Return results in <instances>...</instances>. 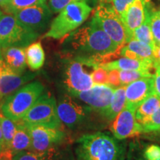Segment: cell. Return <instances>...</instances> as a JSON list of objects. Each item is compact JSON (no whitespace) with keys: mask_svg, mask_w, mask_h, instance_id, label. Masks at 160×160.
I'll return each instance as SVG.
<instances>
[{"mask_svg":"<svg viewBox=\"0 0 160 160\" xmlns=\"http://www.w3.org/2000/svg\"><path fill=\"white\" fill-rule=\"evenodd\" d=\"M120 49L93 17L82 27L69 33L63 43L64 51L69 57L91 59L99 66L119 53Z\"/></svg>","mask_w":160,"mask_h":160,"instance_id":"obj_1","label":"cell"},{"mask_svg":"<svg viewBox=\"0 0 160 160\" xmlns=\"http://www.w3.org/2000/svg\"><path fill=\"white\" fill-rule=\"evenodd\" d=\"M108 133L85 134L77 141V160H125V145Z\"/></svg>","mask_w":160,"mask_h":160,"instance_id":"obj_2","label":"cell"},{"mask_svg":"<svg viewBox=\"0 0 160 160\" xmlns=\"http://www.w3.org/2000/svg\"><path fill=\"white\" fill-rule=\"evenodd\" d=\"M99 67L91 59L80 57L66 59L62 73V81L68 93L73 95L93 87L91 73Z\"/></svg>","mask_w":160,"mask_h":160,"instance_id":"obj_3","label":"cell"},{"mask_svg":"<svg viewBox=\"0 0 160 160\" xmlns=\"http://www.w3.org/2000/svg\"><path fill=\"white\" fill-rule=\"evenodd\" d=\"M93 8L86 2H76L67 5L52 21L44 37L60 39L81 26L87 20Z\"/></svg>","mask_w":160,"mask_h":160,"instance_id":"obj_4","label":"cell"},{"mask_svg":"<svg viewBox=\"0 0 160 160\" xmlns=\"http://www.w3.org/2000/svg\"><path fill=\"white\" fill-rule=\"evenodd\" d=\"M44 92L45 87L39 81L22 86L4 100L0 105L2 113L13 121H19Z\"/></svg>","mask_w":160,"mask_h":160,"instance_id":"obj_5","label":"cell"},{"mask_svg":"<svg viewBox=\"0 0 160 160\" xmlns=\"http://www.w3.org/2000/svg\"><path fill=\"white\" fill-rule=\"evenodd\" d=\"M39 36L20 25L13 14L5 13L0 17V45L2 48H27Z\"/></svg>","mask_w":160,"mask_h":160,"instance_id":"obj_6","label":"cell"},{"mask_svg":"<svg viewBox=\"0 0 160 160\" xmlns=\"http://www.w3.org/2000/svg\"><path fill=\"white\" fill-rule=\"evenodd\" d=\"M21 121L60 128L62 122L58 116L57 104L54 97L48 92H44Z\"/></svg>","mask_w":160,"mask_h":160,"instance_id":"obj_7","label":"cell"},{"mask_svg":"<svg viewBox=\"0 0 160 160\" xmlns=\"http://www.w3.org/2000/svg\"><path fill=\"white\" fill-rule=\"evenodd\" d=\"M93 17L103 31L119 48H122L128 43L125 25L111 3L99 2Z\"/></svg>","mask_w":160,"mask_h":160,"instance_id":"obj_8","label":"cell"},{"mask_svg":"<svg viewBox=\"0 0 160 160\" xmlns=\"http://www.w3.org/2000/svg\"><path fill=\"white\" fill-rule=\"evenodd\" d=\"M52 13L48 5L44 3L22 9L13 14L25 28L39 35L48 26Z\"/></svg>","mask_w":160,"mask_h":160,"instance_id":"obj_9","label":"cell"},{"mask_svg":"<svg viewBox=\"0 0 160 160\" xmlns=\"http://www.w3.org/2000/svg\"><path fill=\"white\" fill-rule=\"evenodd\" d=\"M26 124L31 137V151L36 153L45 152L57 147L65 138V133L59 128L39 124Z\"/></svg>","mask_w":160,"mask_h":160,"instance_id":"obj_10","label":"cell"},{"mask_svg":"<svg viewBox=\"0 0 160 160\" xmlns=\"http://www.w3.org/2000/svg\"><path fill=\"white\" fill-rule=\"evenodd\" d=\"M91 108L77 103L69 93H65L59 98L57 112L60 120L71 129L77 128L87 118Z\"/></svg>","mask_w":160,"mask_h":160,"instance_id":"obj_11","label":"cell"},{"mask_svg":"<svg viewBox=\"0 0 160 160\" xmlns=\"http://www.w3.org/2000/svg\"><path fill=\"white\" fill-rule=\"evenodd\" d=\"M115 89L108 85H93L88 90L71 96L81 100L90 108L102 115L111 104Z\"/></svg>","mask_w":160,"mask_h":160,"instance_id":"obj_12","label":"cell"},{"mask_svg":"<svg viewBox=\"0 0 160 160\" xmlns=\"http://www.w3.org/2000/svg\"><path fill=\"white\" fill-rule=\"evenodd\" d=\"M113 137L124 140L142 133V128L136 118V109L125 106L110 126Z\"/></svg>","mask_w":160,"mask_h":160,"instance_id":"obj_13","label":"cell"},{"mask_svg":"<svg viewBox=\"0 0 160 160\" xmlns=\"http://www.w3.org/2000/svg\"><path fill=\"white\" fill-rule=\"evenodd\" d=\"M37 74L27 73L19 74L6 65L2 58L0 59V105L10 95L36 77Z\"/></svg>","mask_w":160,"mask_h":160,"instance_id":"obj_14","label":"cell"},{"mask_svg":"<svg viewBox=\"0 0 160 160\" xmlns=\"http://www.w3.org/2000/svg\"><path fill=\"white\" fill-rule=\"evenodd\" d=\"M153 77H144L125 86L126 106L137 110L149 96L154 93Z\"/></svg>","mask_w":160,"mask_h":160,"instance_id":"obj_15","label":"cell"},{"mask_svg":"<svg viewBox=\"0 0 160 160\" xmlns=\"http://www.w3.org/2000/svg\"><path fill=\"white\" fill-rule=\"evenodd\" d=\"M150 1L151 0H135L121 17L127 33L128 42L132 39L133 31L143 23L145 19L146 4Z\"/></svg>","mask_w":160,"mask_h":160,"instance_id":"obj_16","label":"cell"},{"mask_svg":"<svg viewBox=\"0 0 160 160\" xmlns=\"http://www.w3.org/2000/svg\"><path fill=\"white\" fill-rule=\"evenodd\" d=\"M99 67L109 71L111 70L119 71H141L151 72L154 68L153 61L151 60H138L122 57L114 61L102 64ZM155 69V68H154Z\"/></svg>","mask_w":160,"mask_h":160,"instance_id":"obj_17","label":"cell"},{"mask_svg":"<svg viewBox=\"0 0 160 160\" xmlns=\"http://www.w3.org/2000/svg\"><path fill=\"white\" fill-rule=\"evenodd\" d=\"M2 59L11 70L22 74L26 69L25 48L9 47L2 49Z\"/></svg>","mask_w":160,"mask_h":160,"instance_id":"obj_18","label":"cell"},{"mask_svg":"<svg viewBox=\"0 0 160 160\" xmlns=\"http://www.w3.org/2000/svg\"><path fill=\"white\" fill-rule=\"evenodd\" d=\"M31 147V137L27 124L25 122H17V128L8 153L14 156L22 151H30ZM7 152V151H4Z\"/></svg>","mask_w":160,"mask_h":160,"instance_id":"obj_19","label":"cell"},{"mask_svg":"<svg viewBox=\"0 0 160 160\" xmlns=\"http://www.w3.org/2000/svg\"><path fill=\"white\" fill-rule=\"evenodd\" d=\"M152 11H153V8H151L150 2H148L146 4L145 19L144 20L143 23L133 31L132 39L138 40L142 42L147 44L153 49L155 43L153 41L151 28V17Z\"/></svg>","mask_w":160,"mask_h":160,"instance_id":"obj_20","label":"cell"},{"mask_svg":"<svg viewBox=\"0 0 160 160\" xmlns=\"http://www.w3.org/2000/svg\"><path fill=\"white\" fill-rule=\"evenodd\" d=\"M26 62L32 71H38L45 63V56L40 42L29 45L25 49Z\"/></svg>","mask_w":160,"mask_h":160,"instance_id":"obj_21","label":"cell"},{"mask_svg":"<svg viewBox=\"0 0 160 160\" xmlns=\"http://www.w3.org/2000/svg\"><path fill=\"white\" fill-rule=\"evenodd\" d=\"M126 106L125 86H121L114 90L111 104L102 116L109 120H113Z\"/></svg>","mask_w":160,"mask_h":160,"instance_id":"obj_22","label":"cell"},{"mask_svg":"<svg viewBox=\"0 0 160 160\" xmlns=\"http://www.w3.org/2000/svg\"><path fill=\"white\" fill-rule=\"evenodd\" d=\"M160 108V98L155 93L146 99L136 110V118L139 122L153 114Z\"/></svg>","mask_w":160,"mask_h":160,"instance_id":"obj_23","label":"cell"},{"mask_svg":"<svg viewBox=\"0 0 160 160\" xmlns=\"http://www.w3.org/2000/svg\"><path fill=\"white\" fill-rule=\"evenodd\" d=\"M59 157V151L54 147L42 153L31 151L20 152L13 156L12 160H60Z\"/></svg>","mask_w":160,"mask_h":160,"instance_id":"obj_24","label":"cell"},{"mask_svg":"<svg viewBox=\"0 0 160 160\" xmlns=\"http://www.w3.org/2000/svg\"><path fill=\"white\" fill-rule=\"evenodd\" d=\"M0 123L3 135V148L2 151L8 152L9 151L11 142L17 128V122L13 121L3 115H0Z\"/></svg>","mask_w":160,"mask_h":160,"instance_id":"obj_25","label":"cell"},{"mask_svg":"<svg viewBox=\"0 0 160 160\" xmlns=\"http://www.w3.org/2000/svg\"><path fill=\"white\" fill-rule=\"evenodd\" d=\"M46 0H8L5 5L0 7L2 11L5 13H14L15 12L20 10L26 8L32 7V6L42 5L45 3Z\"/></svg>","mask_w":160,"mask_h":160,"instance_id":"obj_26","label":"cell"},{"mask_svg":"<svg viewBox=\"0 0 160 160\" xmlns=\"http://www.w3.org/2000/svg\"><path fill=\"white\" fill-rule=\"evenodd\" d=\"M125 46L137 53L141 59L153 61V49L147 44L136 39H131Z\"/></svg>","mask_w":160,"mask_h":160,"instance_id":"obj_27","label":"cell"},{"mask_svg":"<svg viewBox=\"0 0 160 160\" xmlns=\"http://www.w3.org/2000/svg\"><path fill=\"white\" fill-rule=\"evenodd\" d=\"M142 133H153L160 130V108L147 119L140 122Z\"/></svg>","mask_w":160,"mask_h":160,"instance_id":"obj_28","label":"cell"},{"mask_svg":"<svg viewBox=\"0 0 160 160\" xmlns=\"http://www.w3.org/2000/svg\"><path fill=\"white\" fill-rule=\"evenodd\" d=\"M121 86H126L136 80L144 77H153L151 72L141 71H119Z\"/></svg>","mask_w":160,"mask_h":160,"instance_id":"obj_29","label":"cell"},{"mask_svg":"<svg viewBox=\"0 0 160 160\" xmlns=\"http://www.w3.org/2000/svg\"><path fill=\"white\" fill-rule=\"evenodd\" d=\"M151 28L155 45L160 44V16L154 9L151 13Z\"/></svg>","mask_w":160,"mask_h":160,"instance_id":"obj_30","label":"cell"},{"mask_svg":"<svg viewBox=\"0 0 160 160\" xmlns=\"http://www.w3.org/2000/svg\"><path fill=\"white\" fill-rule=\"evenodd\" d=\"M90 0H48V7L53 13H58L70 4L76 2H89Z\"/></svg>","mask_w":160,"mask_h":160,"instance_id":"obj_31","label":"cell"},{"mask_svg":"<svg viewBox=\"0 0 160 160\" xmlns=\"http://www.w3.org/2000/svg\"><path fill=\"white\" fill-rule=\"evenodd\" d=\"M108 71L99 67L92 72L91 78L93 85H108Z\"/></svg>","mask_w":160,"mask_h":160,"instance_id":"obj_32","label":"cell"},{"mask_svg":"<svg viewBox=\"0 0 160 160\" xmlns=\"http://www.w3.org/2000/svg\"><path fill=\"white\" fill-rule=\"evenodd\" d=\"M143 158L145 160H160V146L157 145H150L143 152Z\"/></svg>","mask_w":160,"mask_h":160,"instance_id":"obj_33","label":"cell"},{"mask_svg":"<svg viewBox=\"0 0 160 160\" xmlns=\"http://www.w3.org/2000/svg\"><path fill=\"white\" fill-rule=\"evenodd\" d=\"M135 0H111L110 3L113 6L114 11L121 18L126 9L134 2Z\"/></svg>","mask_w":160,"mask_h":160,"instance_id":"obj_34","label":"cell"},{"mask_svg":"<svg viewBox=\"0 0 160 160\" xmlns=\"http://www.w3.org/2000/svg\"><path fill=\"white\" fill-rule=\"evenodd\" d=\"M108 85L111 86L113 88H117L121 86L119 70H111L108 71Z\"/></svg>","mask_w":160,"mask_h":160,"instance_id":"obj_35","label":"cell"},{"mask_svg":"<svg viewBox=\"0 0 160 160\" xmlns=\"http://www.w3.org/2000/svg\"><path fill=\"white\" fill-rule=\"evenodd\" d=\"M155 73L153 74L154 79V93L160 98V68L158 66H155Z\"/></svg>","mask_w":160,"mask_h":160,"instance_id":"obj_36","label":"cell"},{"mask_svg":"<svg viewBox=\"0 0 160 160\" xmlns=\"http://www.w3.org/2000/svg\"><path fill=\"white\" fill-rule=\"evenodd\" d=\"M153 65H160V44H156L153 48Z\"/></svg>","mask_w":160,"mask_h":160,"instance_id":"obj_37","label":"cell"},{"mask_svg":"<svg viewBox=\"0 0 160 160\" xmlns=\"http://www.w3.org/2000/svg\"><path fill=\"white\" fill-rule=\"evenodd\" d=\"M0 148H1L2 151V148H3V135H2V131L1 123H0Z\"/></svg>","mask_w":160,"mask_h":160,"instance_id":"obj_38","label":"cell"},{"mask_svg":"<svg viewBox=\"0 0 160 160\" xmlns=\"http://www.w3.org/2000/svg\"><path fill=\"white\" fill-rule=\"evenodd\" d=\"M8 2V0H0V7H2V6H3L4 5H5Z\"/></svg>","mask_w":160,"mask_h":160,"instance_id":"obj_39","label":"cell"},{"mask_svg":"<svg viewBox=\"0 0 160 160\" xmlns=\"http://www.w3.org/2000/svg\"><path fill=\"white\" fill-rule=\"evenodd\" d=\"M153 134L157 135L158 137H160V130H159V131L156 132V133H153Z\"/></svg>","mask_w":160,"mask_h":160,"instance_id":"obj_40","label":"cell"},{"mask_svg":"<svg viewBox=\"0 0 160 160\" xmlns=\"http://www.w3.org/2000/svg\"><path fill=\"white\" fill-rule=\"evenodd\" d=\"M110 2H111V0H102V2H106V3H110Z\"/></svg>","mask_w":160,"mask_h":160,"instance_id":"obj_41","label":"cell"},{"mask_svg":"<svg viewBox=\"0 0 160 160\" xmlns=\"http://www.w3.org/2000/svg\"><path fill=\"white\" fill-rule=\"evenodd\" d=\"M2 46H1V45H0V59H2Z\"/></svg>","mask_w":160,"mask_h":160,"instance_id":"obj_42","label":"cell"},{"mask_svg":"<svg viewBox=\"0 0 160 160\" xmlns=\"http://www.w3.org/2000/svg\"><path fill=\"white\" fill-rule=\"evenodd\" d=\"M2 12H3V11H2V10L1 8H0V17H1V16L3 14V13H2Z\"/></svg>","mask_w":160,"mask_h":160,"instance_id":"obj_43","label":"cell"},{"mask_svg":"<svg viewBox=\"0 0 160 160\" xmlns=\"http://www.w3.org/2000/svg\"><path fill=\"white\" fill-rule=\"evenodd\" d=\"M157 12H158V13H159V16H160V8L159 9V11H157Z\"/></svg>","mask_w":160,"mask_h":160,"instance_id":"obj_44","label":"cell"},{"mask_svg":"<svg viewBox=\"0 0 160 160\" xmlns=\"http://www.w3.org/2000/svg\"><path fill=\"white\" fill-rule=\"evenodd\" d=\"M0 158H1V157H0ZM1 159H2L4 160H11V159H4V158H1Z\"/></svg>","mask_w":160,"mask_h":160,"instance_id":"obj_45","label":"cell"},{"mask_svg":"<svg viewBox=\"0 0 160 160\" xmlns=\"http://www.w3.org/2000/svg\"><path fill=\"white\" fill-rule=\"evenodd\" d=\"M155 66H158V67H159V68H160V65H154V67Z\"/></svg>","mask_w":160,"mask_h":160,"instance_id":"obj_46","label":"cell"},{"mask_svg":"<svg viewBox=\"0 0 160 160\" xmlns=\"http://www.w3.org/2000/svg\"><path fill=\"white\" fill-rule=\"evenodd\" d=\"M1 152H2V148H0V153H1Z\"/></svg>","mask_w":160,"mask_h":160,"instance_id":"obj_47","label":"cell"},{"mask_svg":"<svg viewBox=\"0 0 160 160\" xmlns=\"http://www.w3.org/2000/svg\"><path fill=\"white\" fill-rule=\"evenodd\" d=\"M98 1H99V2H102V0H98Z\"/></svg>","mask_w":160,"mask_h":160,"instance_id":"obj_48","label":"cell"},{"mask_svg":"<svg viewBox=\"0 0 160 160\" xmlns=\"http://www.w3.org/2000/svg\"><path fill=\"white\" fill-rule=\"evenodd\" d=\"M0 160H4V159H1V158H0Z\"/></svg>","mask_w":160,"mask_h":160,"instance_id":"obj_49","label":"cell"},{"mask_svg":"<svg viewBox=\"0 0 160 160\" xmlns=\"http://www.w3.org/2000/svg\"><path fill=\"white\" fill-rule=\"evenodd\" d=\"M159 143H160V141H159Z\"/></svg>","mask_w":160,"mask_h":160,"instance_id":"obj_50","label":"cell"}]
</instances>
